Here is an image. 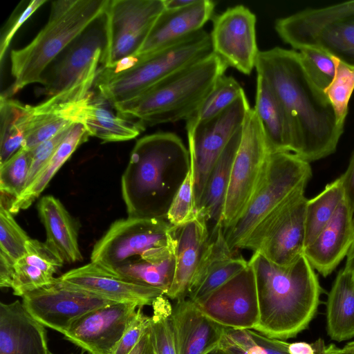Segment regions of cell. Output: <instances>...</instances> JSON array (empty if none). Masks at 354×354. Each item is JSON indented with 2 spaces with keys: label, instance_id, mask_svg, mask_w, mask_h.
<instances>
[{
  "label": "cell",
  "instance_id": "60d3db41",
  "mask_svg": "<svg viewBox=\"0 0 354 354\" xmlns=\"http://www.w3.org/2000/svg\"><path fill=\"white\" fill-rule=\"evenodd\" d=\"M29 239L12 214L0 205V251L16 262L27 253L26 243Z\"/></svg>",
  "mask_w": 354,
  "mask_h": 354
},
{
  "label": "cell",
  "instance_id": "8fae6325",
  "mask_svg": "<svg viewBox=\"0 0 354 354\" xmlns=\"http://www.w3.org/2000/svg\"><path fill=\"white\" fill-rule=\"evenodd\" d=\"M164 9L163 0H109L102 68H112L123 59L135 57Z\"/></svg>",
  "mask_w": 354,
  "mask_h": 354
},
{
  "label": "cell",
  "instance_id": "3957f363",
  "mask_svg": "<svg viewBox=\"0 0 354 354\" xmlns=\"http://www.w3.org/2000/svg\"><path fill=\"white\" fill-rule=\"evenodd\" d=\"M248 263L254 270L259 308L254 330L285 340L307 328L317 310L322 288L305 255L283 266L253 253Z\"/></svg>",
  "mask_w": 354,
  "mask_h": 354
},
{
  "label": "cell",
  "instance_id": "8992f818",
  "mask_svg": "<svg viewBox=\"0 0 354 354\" xmlns=\"http://www.w3.org/2000/svg\"><path fill=\"white\" fill-rule=\"evenodd\" d=\"M212 53L210 35L201 29L165 48L136 57V64L127 70L113 72L100 68L94 87L112 106L144 93Z\"/></svg>",
  "mask_w": 354,
  "mask_h": 354
},
{
  "label": "cell",
  "instance_id": "d4e9b609",
  "mask_svg": "<svg viewBox=\"0 0 354 354\" xmlns=\"http://www.w3.org/2000/svg\"><path fill=\"white\" fill-rule=\"evenodd\" d=\"M172 322L177 354H206L218 346L225 331L187 298L176 301Z\"/></svg>",
  "mask_w": 354,
  "mask_h": 354
},
{
  "label": "cell",
  "instance_id": "4316f807",
  "mask_svg": "<svg viewBox=\"0 0 354 354\" xmlns=\"http://www.w3.org/2000/svg\"><path fill=\"white\" fill-rule=\"evenodd\" d=\"M26 251L14 266L11 288L15 295L20 297L52 284L53 274L64 262L59 252L46 242L30 239Z\"/></svg>",
  "mask_w": 354,
  "mask_h": 354
},
{
  "label": "cell",
  "instance_id": "484cf974",
  "mask_svg": "<svg viewBox=\"0 0 354 354\" xmlns=\"http://www.w3.org/2000/svg\"><path fill=\"white\" fill-rule=\"evenodd\" d=\"M46 327L16 300L0 304V354H50Z\"/></svg>",
  "mask_w": 354,
  "mask_h": 354
},
{
  "label": "cell",
  "instance_id": "b9f144b4",
  "mask_svg": "<svg viewBox=\"0 0 354 354\" xmlns=\"http://www.w3.org/2000/svg\"><path fill=\"white\" fill-rule=\"evenodd\" d=\"M198 215L194 197L193 173L190 168L172 200L166 219L171 226H180L194 220Z\"/></svg>",
  "mask_w": 354,
  "mask_h": 354
},
{
  "label": "cell",
  "instance_id": "74e56055",
  "mask_svg": "<svg viewBox=\"0 0 354 354\" xmlns=\"http://www.w3.org/2000/svg\"><path fill=\"white\" fill-rule=\"evenodd\" d=\"M30 165V151L21 148L0 166V205L8 209L25 190Z\"/></svg>",
  "mask_w": 354,
  "mask_h": 354
},
{
  "label": "cell",
  "instance_id": "c3c4849f",
  "mask_svg": "<svg viewBox=\"0 0 354 354\" xmlns=\"http://www.w3.org/2000/svg\"><path fill=\"white\" fill-rule=\"evenodd\" d=\"M15 262L0 251V286L11 288L15 273Z\"/></svg>",
  "mask_w": 354,
  "mask_h": 354
},
{
  "label": "cell",
  "instance_id": "1f68e13d",
  "mask_svg": "<svg viewBox=\"0 0 354 354\" xmlns=\"http://www.w3.org/2000/svg\"><path fill=\"white\" fill-rule=\"evenodd\" d=\"M242 128L232 138L207 180L197 209L207 223L212 221L215 225L222 219L232 167L240 144Z\"/></svg>",
  "mask_w": 354,
  "mask_h": 354
},
{
  "label": "cell",
  "instance_id": "ee69618b",
  "mask_svg": "<svg viewBox=\"0 0 354 354\" xmlns=\"http://www.w3.org/2000/svg\"><path fill=\"white\" fill-rule=\"evenodd\" d=\"M73 126V124L63 129L53 137L41 142L30 151L31 155V165L26 189L31 185L38 174L50 160L57 147L68 133Z\"/></svg>",
  "mask_w": 354,
  "mask_h": 354
},
{
  "label": "cell",
  "instance_id": "8d00e7d4",
  "mask_svg": "<svg viewBox=\"0 0 354 354\" xmlns=\"http://www.w3.org/2000/svg\"><path fill=\"white\" fill-rule=\"evenodd\" d=\"M244 93L242 86L234 77L225 75L221 76L196 111L186 120V127L219 115Z\"/></svg>",
  "mask_w": 354,
  "mask_h": 354
},
{
  "label": "cell",
  "instance_id": "d6a6232c",
  "mask_svg": "<svg viewBox=\"0 0 354 354\" xmlns=\"http://www.w3.org/2000/svg\"><path fill=\"white\" fill-rule=\"evenodd\" d=\"M88 137L82 124H74L48 162L31 185L12 203L8 210L14 214L21 209H27L39 197L58 169L80 145L88 140Z\"/></svg>",
  "mask_w": 354,
  "mask_h": 354
},
{
  "label": "cell",
  "instance_id": "11a10c76",
  "mask_svg": "<svg viewBox=\"0 0 354 354\" xmlns=\"http://www.w3.org/2000/svg\"><path fill=\"white\" fill-rule=\"evenodd\" d=\"M206 354H230V353L218 346L216 348L212 350L211 351L208 352Z\"/></svg>",
  "mask_w": 354,
  "mask_h": 354
},
{
  "label": "cell",
  "instance_id": "f907efd6",
  "mask_svg": "<svg viewBox=\"0 0 354 354\" xmlns=\"http://www.w3.org/2000/svg\"><path fill=\"white\" fill-rule=\"evenodd\" d=\"M287 350L289 354H315L314 342L310 344L304 342H287Z\"/></svg>",
  "mask_w": 354,
  "mask_h": 354
},
{
  "label": "cell",
  "instance_id": "83f0119b",
  "mask_svg": "<svg viewBox=\"0 0 354 354\" xmlns=\"http://www.w3.org/2000/svg\"><path fill=\"white\" fill-rule=\"evenodd\" d=\"M110 103L93 93L85 99L77 115V123L82 124L89 136L97 137L104 142H120L131 140L145 130L138 120L115 114Z\"/></svg>",
  "mask_w": 354,
  "mask_h": 354
},
{
  "label": "cell",
  "instance_id": "7c38bea8",
  "mask_svg": "<svg viewBox=\"0 0 354 354\" xmlns=\"http://www.w3.org/2000/svg\"><path fill=\"white\" fill-rule=\"evenodd\" d=\"M250 108L244 93L219 115L185 127L196 208L212 169L232 138L243 127Z\"/></svg>",
  "mask_w": 354,
  "mask_h": 354
},
{
  "label": "cell",
  "instance_id": "ba28073f",
  "mask_svg": "<svg viewBox=\"0 0 354 354\" xmlns=\"http://www.w3.org/2000/svg\"><path fill=\"white\" fill-rule=\"evenodd\" d=\"M312 176L310 162L292 152L269 153L249 202L236 223L224 231L232 251L271 210Z\"/></svg>",
  "mask_w": 354,
  "mask_h": 354
},
{
  "label": "cell",
  "instance_id": "e575fe53",
  "mask_svg": "<svg viewBox=\"0 0 354 354\" xmlns=\"http://www.w3.org/2000/svg\"><path fill=\"white\" fill-rule=\"evenodd\" d=\"M175 265L174 254L160 261L138 259L106 269L136 283L157 289L165 296L174 280Z\"/></svg>",
  "mask_w": 354,
  "mask_h": 354
},
{
  "label": "cell",
  "instance_id": "d6986e66",
  "mask_svg": "<svg viewBox=\"0 0 354 354\" xmlns=\"http://www.w3.org/2000/svg\"><path fill=\"white\" fill-rule=\"evenodd\" d=\"M97 75L32 106V113L21 148L30 151L63 129L77 123L78 111L92 92Z\"/></svg>",
  "mask_w": 354,
  "mask_h": 354
},
{
  "label": "cell",
  "instance_id": "9c48e42d",
  "mask_svg": "<svg viewBox=\"0 0 354 354\" xmlns=\"http://www.w3.org/2000/svg\"><path fill=\"white\" fill-rule=\"evenodd\" d=\"M174 254L171 225L167 219L128 217L111 225L94 245L91 259L109 269L138 259L160 261Z\"/></svg>",
  "mask_w": 354,
  "mask_h": 354
},
{
  "label": "cell",
  "instance_id": "ffe728a7",
  "mask_svg": "<svg viewBox=\"0 0 354 354\" xmlns=\"http://www.w3.org/2000/svg\"><path fill=\"white\" fill-rule=\"evenodd\" d=\"M248 265L234 256L226 241L222 222L216 223L189 284L187 298L197 303L226 283Z\"/></svg>",
  "mask_w": 354,
  "mask_h": 354
},
{
  "label": "cell",
  "instance_id": "f1b7e54d",
  "mask_svg": "<svg viewBox=\"0 0 354 354\" xmlns=\"http://www.w3.org/2000/svg\"><path fill=\"white\" fill-rule=\"evenodd\" d=\"M253 109L263 132L269 153H292L293 136L288 115L277 95L259 76L257 78Z\"/></svg>",
  "mask_w": 354,
  "mask_h": 354
},
{
  "label": "cell",
  "instance_id": "5bb4252c",
  "mask_svg": "<svg viewBox=\"0 0 354 354\" xmlns=\"http://www.w3.org/2000/svg\"><path fill=\"white\" fill-rule=\"evenodd\" d=\"M106 46L105 12L75 38L47 67L40 94L51 97L99 71Z\"/></svg>",
  "mask_w": 354,
  "mask_h": 354
},
{
  "label": "cell",
  "instance_id": "7a4b0ae2",
  "mask_svg": "<svg viewBox=\"0 0 354 354\" xmlns=\"http://www.w3.org/2000/svg\"><path fill=\"white\" fill-rule=\"evenodd\" d=\"M190 168L189 150L175 133L159 132L138 140L121 180L128 217L166 219Z\"/></svg>",
  "mask_w": 354,
  "mask_h": 354
},
{
  "label": "cell",
  "instance_id": "9a60e30c",
  "mask_svg": "<svg viewBox=\"0 0 354 354\" xmlns=\"http://www.w3.org/2000/svg\"><path fill=\"white\" fill-rule=\"evenodd\" d=\"M22 304L44 326L64 334L77 319L98 308L115 302L72 286L59 277L44 288L28 292Z\"/></svg>",
  "mask_w": 354,
  "mask_h": 354
},
{
  "label": "cell",
  "instance_id": "7402d4cb",
  "mask_svg": "<svg viewBox=\"0 0 354 354\" xmlns=\"http://www.w3.org/2000/svg\"><path fill=\"white\" fill-rule=\"evenodd\" d=\"M215 3L195 0L190 5L160 14L136 57L149 55L165 48L203 29L212 17Z\"/></svg>",
  "mask_w": 354,
  "mask_h": 354
},
{
  "label": "cell",
  "instance_id": "f35d334b",
  "mask_svg": "<svg viewBox=\"0 0 354 354\" xmlns=\"http://www.w3.org/2000/svg\"><path fill=\"white\" fill-rule=\"evenodd\" d=\"M151 306L149 328L156 354H177L170 302L166 296L160 295Z\"/></svg>",
  "mask_w": 354,
  "mask_h": 354
},
{
  "label": "cell",
  "instance_id": "cb8c5ba5",
  "mask_svg": "<svg viewBox=\"0 0 354 354\" xmlns=\"http://www.w3.org/2000/svg\"><path fill=\"white\" fill-rule=\"evenodd\" d=\"M207 221L201 215L180 226H171L174 244L175 273L165 296L172 300L187 298L191 281L209 241Z\"/></svg>",
  "mask_w": 354,
  "mask_h": 354
},
{
  "label": "cell",
  "instance_id": "603a6c76",
  "mask_svg": "<svg viewBox=\"0 0 354 354\" xmlns=\"http://www.w3.org/2000/svg\"><path fill=\"white\" fill-rule=\"evenodd\" d=\"M353 239L354 211L344 200L304 254L312 268L326 277L346 257Z\"/></svg>",
  "mask_w": 354,
  "mask_h": 354
},
{
  "label": "cell",
  "instance_id": "2e32d148",
  "mask_svg": "<svg viewBox=\"0 0 354 354\" xmlns=\"http://www.w3.org/2000/svg\"><path fill=\"white\" fill-rule=\"evenodd\" d=\"M255 15L243 5L228 8L213 20L210 35L213 53L227 66L244 75L255 68L259 53Z\"/></svg>",
  "mask_w": 354,
  "mask_h": 354
},
{
  "label": "cell",
  "instance_id": "836d02e7",
  "mask_svg": "<svg viewBox=\"0 0 354 354\" xmlns=\"http://www.w3.org/2000/svg\"><path fill=\"white\" fill-rule=\"evenodd\" d=\"M32 113V106L0 97V166L22 147Z\"/></svg>",
  "mask_w": 354,
  "mask_h": 354
},
{
  "label": "cell",
  "instance_id": "ac0fdd59",
  "mask_svg": "<svg viewBox=\"0 0 354 354\" xmlns=\"http://www.w3.org/2000/svg\"><path fill=\"white\" fill-rule=\"evenodd\" d=\"M140 307L114 303L98 308L75 320L64 337L88 354H113Z\"/></svg>",
  "mask_w": 354,
  "mask_h": 354
},
{
  "label": "cell",
  "instance_id": "6da1fadb",
  "mask_svg": "<svg viewBox=\"0 0 354 354\" xmlns=\"http://www.w3.org/2000/svg\"><path fill=\"white\" fill-rule=\"evenodd\" d=\"M255 69L282 104L293 136L292 153L310 162L333 153L344 132L325 93L312 81L299 51H259Z\"/></svg>",
  "mask_w": 354,
  "mask_h": 354
},
{
  "label": "cell",
  "instance_id": "ab89813d",
  "mask_svg": "<svg viewBox=\"0 0 354 354\" xmlns=\"http://www.w3.org/2000/svg\"><path fill=\"white\" fill-rule=\"evenodd\" d=\"M335 76L324 93L331 104L338 124L344 127L348 104L354 91V66L333 57Z\"/></svg>",
  "mask_w": 354,
  "mask_h": 354
},
{
  "label": "cell",
  "instance_id": "9f6ffc18",
  "mask_svg": "<svg viewBox=\"0 0 354 354\" xmlns=\"http://www.w3.org/2000/svg\"><path fill=\"white\" fill-rule=\"evenodd\" d=\"M50 354H53V353L50 352Z\"/></svg>",
  "mask_w": 354,
  "mask_h": 354
},
{
  "label": "cell",
  "instance_id": "d590c367",
  "mask_svg": "<svg viewBox=\"0 0 354 354\" xmlns=\"http://www.w3.org/2000/svg\"><path fill=\"white\" fill-rule=\"evenodd\" d=\"M344 200L340 176L327 184L316 196L308 200L306 211L305 248L330 222Z\"/></svg>",
  "mask_w": 354,
  "mask_h": 354
},
{
  "label": "cell",
  "instance_id": "db71d44e",
  "mask_svg": "<svg viewBox=\"0 0 354 354\" xmlns=\"http://www.w3.org/2000/svg\"><path fill=\"white\" fill-rule=\"evenodd\" d=\"M346 258L344 267L354 272V239Z\"/></svg>",
  "mask_w": 354,
  "mask_h": 354
},
{
  "label": "cell",
  "instance_id": "816d5d0a",
  "mask_svg": "<svg viewBox=\"0 0 354 354\" xmlns=\"http://www.w3.org/2000/svg\"><path fill=\"white\" fill-rule=\"evenodd\" d=\"M322 354H354V341L347 343L342 348L330 344L326 346Z\"/></svg>",
  "mask_w": 354,
  "mask_h": 354
},
{
  "label": "cell",
  "instance_id": "f6af8a7d",
  "mask_svg": "<svg viewBox=\"0 0 354 354\" xmlns=\"http://www.w3.org/2000/svg\"><path fill=\"white\" fill-rule=\"evenodd\" d=\"M141 308L138 309L136 317L124 332L113 354H129L149 326L151 317L145 315Z\"/></svg>",
  "mask_w": 354,
  "mask_h": 354
},
{
  "label": "cell",
  "instance_id": "5b68a950",
  "mask_svg": "<svg viewBox=\"0 0 354 354\" xmlns=\"http://www.w3.org/2000/svg\"><path fill=\"white\" fill-rule=\"evenodd\" d=\"M109 0H57L51 3L47 23L26 46L10 53L14 81L5 93L10 97L25 86L41 84L53 60L90 25L102 16Z\"/></svg>",
  "mask_w": 354,
  "mask_h": 354
},
{
  "label": "cell",
  "instance_id": "e0dca14e",
  "mask_svg": "<svg viewBox=\"0 0 354 354\" xmlns=\"http://www.w3.org/2000/svg\"><path fill=\"white\" fill-rule=\"evenodd\" d=\"M208 317L234 329L254 330L259 308L254 272L248 266L200 301L195 303Z\"/></svg>",
  "mask_w": 354,
  "mask_h": 354
},
{
  "label": "cell",
  "instance_id": "52a82bcc",
  "mask_svg": "<svg viewBox=\"0 0 354 354\" xmlns=\"http://www.w3.org/2000/svg\"><path fill=\"white\" fill-rule=\"evenodd\" d=\"M274 29L293 50L316 48L354 66V1L306 8L277 19Z\"/></svg>",
  "mask_w": 354,
  "mask_h": 354
},
{
  "label": "cell",
  "instance_id": "30bf717a",
  "mask_svg": "<svg viewBox=\"0 0 354 354\" xmlns=\"http://www.w3.org/2000/svg\"><path fill=\"white\" fill-rule=\"evenodd\" d=\"M302 186L271 210L252 230L239 249H248L278 266L304 254L308 198Z\"/></svg>",
  "mask_w": 354,
  "mask_h": 354
},
{
  "label": "cell",
  "instance_id": "f5cc1de1",
  "mask_svg": "<svg viewBox=\"0 0 354 354\" xmlns=\"http://www.w3.org/2000/svg\"><path fill=\"white\" fill-rule=\"evenodd\" d=\"M195 0H163L165 9L174 10L186 7Z\"/></svg>",
  "mask_w": 354,
  "mask_h": 354
},
{
  "label": "cell",
  "instance_id": "7dc6e473",
  "mask_svg": "<svg viewBox=\"0 0 354 354\" xmlns=\"http://www.w3.org/2000/svg\"><path fill=\"white\" fill-rule=\"evenodd\" d=\"M340 177L344 200L354 211V151L351 157L346 170Z\"/></svg>",
  "mask_w": 354,
  "mask_h": 354
},
{
  "label": "cell",
  "instance_id": "44dd1931",
  "mask_svg": "<svg viewBox=\"0 0 354 354\" xmlns=\"http://www.w3.org/2000/svg\"><path fill=\"white\" fill-rule=\"evenodd\" d=\"M64 282L103 298L119 303H135L142 307L152 305L163 293L114 273L98 263L91 262L63 274Z\"/></svg>",
  "mask_w": 354,
  "mask_h": 354
},
{
  "label": "cell",
  "instance_id": "277c9868",
  "mask_svg": "<svg viewBox=\"0 0 354 354\" xmlns=\"http://www.w3.org/2000/svg\"><path fill=\"white\" fill-rule=\"evenodd\" d=\"M227 65L214 53L173 73L144 93L112 105L123 117L146 128L187 120L200 106Z\"/></svg>",
  "mask_w": 354,
  "mask_h": 354
},
{
  "label": "cell",
  "instance_id": "4fadbf2b",
  "mask_svg": "<svg viewBox=\"0 0 354 354\" xmlns=\"http://www.w3.org/2000/svg\"><path fill=\"white\" fill-rule=\"evenodd\" d=\"M269 153L263 132L253 108H250L243 125L225 196L221 219L224 231L243 214Z\"/></svg>",
  "mask_w": 354,
  "mask_h": 354
},
{
  "label": "cell",
  "instance_id": "7bdbcfd3",
  "mask_svg": "<svg viewBox=\"0 0 354 354\" xmlns=\"http://www.w3.org/2000/svg\"><path fill=\"white\" fill-rule=\"evenodd\" d=\"M299 53L308 75L314 84L324 92L335 73L333 57L313 48H305L299 50Z\"/></svg>",
  "mask_w": 354,
  "mask_h": 354
},
{
  "label": "cell",
  "instance_id": "681fc988",
  "mask_svg": "<svg viewBox=\"0 0 354 354\" xmlns=\"http://www.w3.org/2000/svg\"><path fill=\"white\" fill-rule=\"evenodd\" d=\"M129 354H156L152 344L149 326L143 333L140 341Z\"/></svg>",
  "mask_w": 354,
  "mask_h": 354
},
{
  "label": "cell",
  "instance_id": "f546056e",
  "mask_svg": "<svg viewBox=\"0 0 354 354\" xmlns=\"http://www.w3.org/2000/svg\"><path fill=\"white\" fill-rule=\"evenodd\" d=\"M38 211L47 235L46 243L56 250L64 261L82 260L75 223L62 203L53 196L42 197Z\"/></svg>",
  "mask_w": 354,
  "mask_h": 354
},
{
  "label": "cell",
  "instance_id": "bcb514c9",
  "mask_svg": "<svg viewBox=\"0 0 354 354\" xmlns=\"http://www.w3.org/2000/svg\"><path fill=\"white\" fill-rule=\"evenodd\" d=\"M46 2V0L30 1L26 8L12 21L5 31L2 32L0 41V60L1 62L15 33L31 15Z\"/></svg>",
  "mask_w": 354,
  "mask_h": 354
},
{
  "label": "cell",
  "instance_id": "4dcf8cb0",
  "mask_svg": "<svg viewBox=\"0 0 354 354\" xmlns=\"http://www.w3.org/2000/svg\"><path fill=\"white\" fill-rule=\"evenodd\" d=\"M326 323L331 339L342 342L354 337V272L345 267L328 292Z\"/></svg>",
  "mask_w": 354,
  "mask_h": 354
}]
</instances>
